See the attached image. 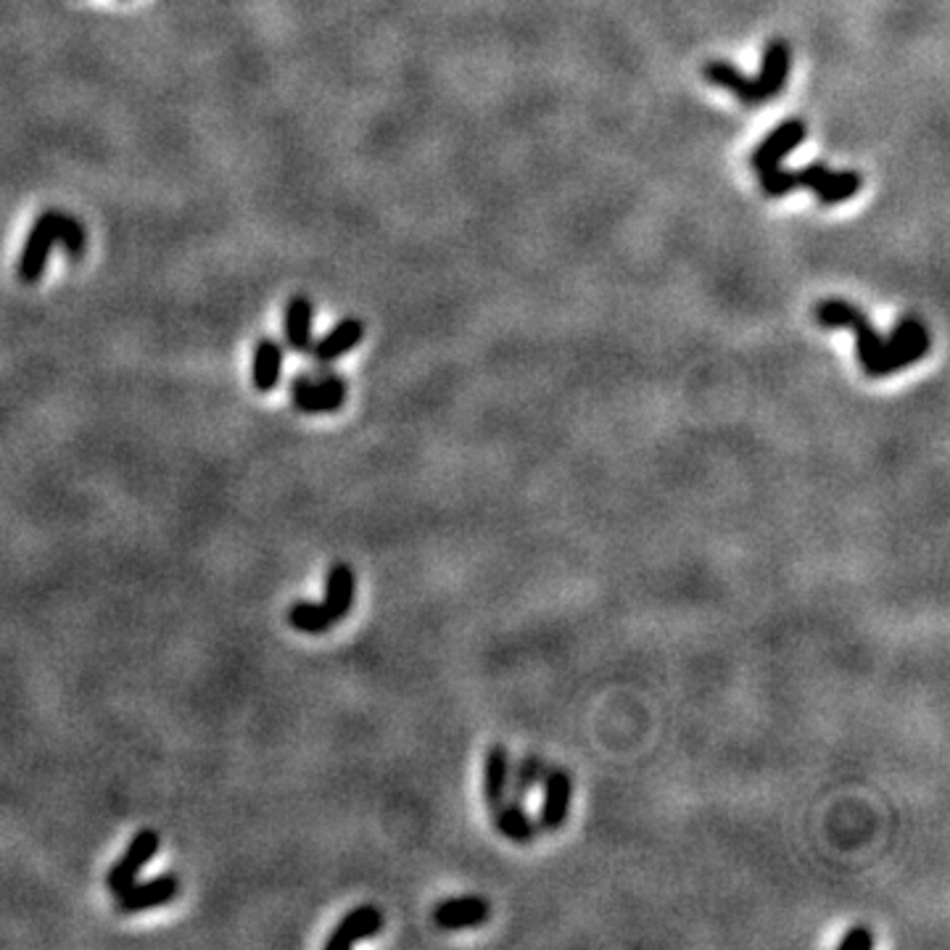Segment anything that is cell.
<instances>
[{"instance_id": "cell-1", "label": "cell", "mask_w": 950, "mask_h": 950, "mask_svg": "<svg viewBox=\"0 0 950 950\" xmlns=\"http://www.w3.org/2000/svg\"><path fill=\"white\" fill-rule=\"evenodd\" d=\"M346 380L338 372H302L291 380V402L304 415H328L346 402Z\"/></svg>"}, {"instance_id": "cell-2", "label": "cell", "mask_w": 950, "mask_h": 950, "mask_svg": "<svg viewBox=\"0 0 950 950\" xmlns=\"http://www.w3.org/2000/svg\"><path fill=\"white\" fill-rule=\"evenodd\" d=\"M929 351V332L916 317H900L890 336L885 338V355L877 368V378L911 368Z\"/></svg>"}, {"instance_id": "cell-3", "label": "cell", "mask_w": 950, "mask_h": 950, "mask_svg": "<svg viewBox=\"0 0 950 950\" xmlns=\"http://www.w3.org/2000/svg\"><path fill=\"white\" fill-rule=\"evenodd\" d=\"M56 220L59 209H45L35 220V225L30 228V233H27L24 249L17 262V275L22 283L32 285L43 277L48 262H51L53 246H56Z\"/></svg>"}, {"instance_id": "cell-4", "label": "cell", "mask_w": 950, "mask_h": 950, "mask_svg": "<svg viewBox=\"0 0 950 950\" xmlns=\"http://www.w3.org/2000/svg\"><path fill=\"white\" fill-rule=\"evenodd\" d=\"M159 847H161V834L156 830H140L135 834L130 843H127L125 853H122L119 858L114 861V866L108 868L106 874L108 890L119 895L122 890H127L133 882H138L140 872L156 858Z\"/></svg>"}, {"instance_id": "cell-5", "label": "cell", "mask_w": 950, "mask_h": 950, "mask_svg": "<svg viewBox=\"0 0 950 950\" xmlns=\"http://www.w3.org/2000/svg\"><path fill=\"white\" fill-rule=\"evenodd\" d=\"M570 800H573V779L568 771L547 766L541 777V808H539V830L558 832L568 821Z\"/></svg>"}, {"instance_id": "cell-6", "label": "cell", "mask_w": 950, "mask_h": 950, "mask_svg": "<svg viewBox=\"0 0 950 950\" xmlns=\"http://www.w3.org/2000/svg\"><path fill=\"white\" fill-rule=\"evenodd\" d=\"M180 895V879L175 874H161V877L146 879V882H133L127 890L117 895V911L119 914H142L151 911V908L167 906Z\"/></svg>"}, {"instance_id": "cell-7", "label": "cell", "mask_w": 950, "mask_h": 950, "mask_svg": "<svg viewBox=\"0 0 950 950\" xmlns=\"http://www.w3.org/2000/svg\"><path fill=\"white\" fill-rule=\"evenodd\" d=\"M383 921H386L383 914H380V908L372 906V902L357 906L355 911H349L341 921H338L336 929L330 932V938L325 940V948L346 950L357 946V942L376 938L380 929H383Z\"/></svg>"}, {"instance_id": "cell-8", "label": "cell", "mask_w": 950, "mask_h": 950, "mask_svg": "<svg viewBox=\"0 0 950 950\" xmlns=\"http://www.w3.org/2000/svg\"><path fill=\"white\" fill-rule=\"evenodd\" d=\"M808 138V125L803 119H787L752 151V169L766 172V169L779 167L795 148Z\"/></svg>"}, {"instance_id": "cell-9", "label": "cell", "mask_w": 950, "mask_h": 950, "mask_svg": "<svg viewBox=\"0 0 950 950\" xmlns=\"http://www.w3.org/2000/svg\"><path fill=\"white\" fill-rule=\"evenodd\" d=\"M790 70H792L790 43H787V40H782V38L769 40V43H766V51H763V61H760L758 77L752 80L763 104L766 101L777 98V95L784 91L787 80H790Z\"/></svg>"}, {"instance_id": "cell-10", "label": "cell", "mask_w": 950, "mask_h": 950, "mask_svg": "<svg viewBox=\"0 0 950 950\" xmlns=\"http://www.w3.org/2000/svg\"><path fill=\"white\" fill-rule=\"evenodd\" d=\"M365 338V323L359 317H344L341 323H336L332 328L325 332L320 341H312L307 355H312L317 365H332L338 359L349 355L351 349H357Z\"/></svg>"}, {"instance_id": "cell-11", "label": "cell", "mask_w": 950, "mask_h": 950, "mask_svg": "<svg viewBox=\"0 0 950 950\" xmlns=\"http://www.w3.org/2000/svg\"><path fill=\"white\" fill-rule=\"evenodd\" d=\"M488 916H492V906H488V900L475 898V895L441 900L439 906L433 908V921H436V927L450 929V932L486 925Z\"/></svg>"}, {"instance_id": "cell-12", "label": "cell", "mask_w": 950, "mask_h": 950, "mask_svg": "<svg viewBox=\"0 0 950 950\" xmlns=\"http://www.w3.org/2000/svg\"><path fill=\"white\" fill-rule=\"evenodd\" d=\"M357 594V576L349 562H332L328 570V581H325V600L323 608L328 610L332 623L344 621L351 613Z\"/></svg>"}, {"instance_id": "cell-13", "label": "cell", "mask_w": 950, "mask_h": 950, "mask_svg": "<svg viewBox=\"0 0 950 950\" xmlns=\"http://www.w3.org/2000/svg\"><path fill=\"white\" fill-rule=\"evenodd\" d=\"M283 378V346L275 338H260L251 355V386L260 393H270Z\"/></svg>"}, {"instance_id": "cell-14", "label": "cell", "mask_w": 950, "mask_h": 950, "mask_svg": "<svg viewBox=\"0 0 950 950\" xmlns=\"http://www.w3.org/2000/svg\"><path fill=\"white\" fill-rule=\"evenodd\" d=\"M510 777H513V758L510 750L494 745L486 750L484 758V798L488 808H497L505 803L507 792H510Z\"/></svg>"}, {"instance_id": "cell-15", "label": "cell", "mask_w": 950, "mask_h": 950, "mask_svg": "<svg viewBox=\"0 0 950 950\" xmlns=\"http://www.w3.org/2000/svg\"><path fill=\"white\" fill-rule=\"evenodd\" d=\"M312 323H315V304L302 294L291 298L288 307H285V320H283L285 344H288L291 351L307 355L312 341H315V336H312Z\"/></svg>"}, {"instance_id": "cell-16", "label": "cell", "mask_w": 950, "mask_h": 950, "mask_svg": "<svg viewBox=\"0 0 950 950\" xmlns=\"http://www.w3.org/2000/svg\"><path fill=\"white\" fill-rule=\"evenodd\" d=\"M703 77L708 80L710 85L721 87V91H729L735 98L742 101L745 106H760L763 101H760L758 87L752 83L750 77H745L742 72L737 70L731 61H708V64L703 66Z\"/></svg>"}, {"instance_id": "cell-17", "label": "cell", "mask_w": 950, "mask_h": 950, "mask_svg": "<svg viewBox=\"0 0 950 950\" xmlns=\"http://www.w3.org/2000/svg\"><path fill=\"white\" fill-rule=\"evenodd\" d=\"M492 811H494V826H497V832L502 837L513 840V843L528 845L534 843L536 834H539V824L528 816V811L522 808V803L505 800V803L492 808Z\"/></svg>"}, {"instance_id": "cell-18", "label": "cell", "mask_w": 950, "mask_h": 950, "mask_svg": "<svg viewBox=\"0 0 950 950\" xmlns=\"http://www.w3.org/2000/svg\"><path fill=\"white\" fill-rule=\"evenodd\" d=\"M861 182L864 180H861V175L853 172V169H845V172H832V169H826L824 178H821L811 190L821 203L834 207V203L851 201L861 190Z\"/></svg>"}, {"instance_id": "cell-19", "label": "cell", "mask_w": 950, "mask_h": 950, "mask_svg": "<svg viewBox=\"0 0 950 950\" xmlns=\"http://www.w3.org/2000/svg\"><path fill=\"white\" fill-rule=\"evenodd\" d=\"M545 760L539 756H522L520 763L513 769L510 777V792H507V800H515V803H522L536 787L541 784V777H545Z\"/></svg>"}, {"instance_id": "cell-20", "label": "cell", "mask_w": 950, "mask_h": 950, "mask_svg": "<svg viewBox=\"0 0 950 950\" xmlns=\"http://www.w3.org/2000/svg\"><path fill=\"white\" fill-rule=\"evenodd\" d=\"M288 623L296 631H302V634H312V636H320L328 634L332 626V618L328 615V610L323 608V602L317 605V602H294V605L288 608Z\"/></svg>"}, {"instance_id": "cell-21", "label": "cell", "mask_w": 950, "mask_h": 950, "mask_svg": "<svg viewBox=\"0 0 950 950\" xmlns=\"http://www.w3.org/2000/svg\"><path fill=\"white\" fill-rule=\"evenodd\" d=\"M56 243L64 246L66 254H70V260H80V256H83L85 249H87V233H85L83 222H80L77 217L59 212Z\"/></svg>"}, {"instance_id": "cell-22", "label": "cell", "mask_w": 950, "mask_h": 950, "mask_svg": "<svg viewBox=\"0 0 950 950\" xmlns=\"http://www.w3.org/2000/svg\"><path fill=\"white\" fill-rule=\"evenodd\" d=\"M758 178H760V186H763V193L771 196V199H782V196H790L792 190L800 188L798 186V172H792V169H782V165L766 169V172H760Z\"/></svg>"}, {"instance_id": "cell-23", "label": "cell", "mask_w": 950, "mask_h": 950, "mask_svg": "<svg viewBox=\"0 0 950 950\" xmlns=\"http://www.w3.org/2000/svg\"><path fill=\"white\" fill-rule=\"evenodd\" d=\"M840 950H872L874 948V935L866 927H853L843 940L837 942Z\"/></svg>"}]
</instances>
